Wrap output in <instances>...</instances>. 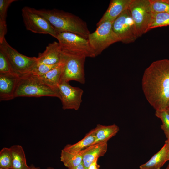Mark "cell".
<instances>
[{
  "mask_svg": "<svg viewBox=\"0 0 169 169\" xmlns=\"http://www.w3.org/2000/svg\"><path fill=\"white\" fill-rule=\"evenodd\" d=\"M141 85L145 97L156 110H165L169 101V59L153 62L144 72Z\"/></svg>",
  "mask_w": 169,
  "mask_h": 169,
  "instance_id": "cell-1",
  "label": "cell"
},
{
  "mask_svg": "<svg viewBox=\"0 0 169 169\" xmlns=\"http://www.w3.org/2000/svg\"><path fill=\"white\" fill-rule=\"evenodd\" d=\"M35 10L47 19L59 33L70 32L86 39L90 33L86 23L71 13L55 9Z\"/></svg>",
  "mask_w": 169,
  "mask_h": 169,
  "instance_id": "cell-2",
  "label": "cell"
},
{
  "mask_svg": "<svg viewBox=\"0 0 169 169\" xmlns=\"http://www.w3.org/2000/svg\"><path fill=\"white\" fill-rule=\"evenodd\" d=\"M14 98L20 97H58L56 91L31 73L18 78Z\"/></svg>",
  "mask_w": 169,
  "mask_h": 169,
  "instance_id": "cell-3",
  "label": "cell"
},
{
  "mask_svg": "<svg viewBox=\"0 0 169 169\" xmlns=\"http://www.w3.org/2000/svg\"><path fill=\"white\" fill-rule=\"evenodd\" d=\"M0 49L6 56L13 74L19 78L31 73L38 63L37 57H29L18 52L5 38L0 43Z\"/></svg>",
  "mask_w": 169,
  "mask_h": 169,
  "instance_id": "cell-4",
  "label": "cell"
},
{
  "mask_svg": "<svg viewBox=\"0 0 169 169\" xmlns=\"http://www.w3.org/2000/svg\"><path fill=\"white\" fill-rule=\"evenodd\" d=\"M86 57L73 54L62 50L60 60L63 67L60 82L74 80L82 84L85 82L84 64Z\"/></svg>",
  "mask_w": 169,
  "mask_h": 169,
  "instance_id": "cell-5",
  "label": "cell"
},
{
  "mask_svg": "<svg viewBox=\"0 0 169 169\" xmlns=\"http://www.w3.org/2000/svg\"><path fill=\"white\" fill-rule=\"evenodd\" d=\"M56 39L63 51L86 57H96L88 39L68 32L59 33Z\"/></svg>",
  "mask_w": 169,
  "mask_h": 169,
  "instance_id": "cell-6",
  "label": "cell"
},
{
  "mask_svg": "<svg viewBox=\"0 0 169 169\" xmlns=\"http://www.w3.org/2000/svg\"><path fill=\"white\" fill-rule=\"evenodd\" d=\"M113 22L106 21L102 23L89 35L88 39L96 57L110 45L120 42L113 30Z\"/></svg>",
  "mask_w": 169,
  "mask_h": 169,
  "instance_id": "cell-7",
  "label": "cell"
},
{
  "mask_svg": "<svg viewBox=\"0 0 169 169\" xmlns=\"http://www.w3.org/2000/svg\"><path fill=\"white\" fill-rule=\"evenodd\" d=\"M128 9L140 37L148 32L152 14L149 0H131Z\"/></svg>",
  "mask_w": 169,
  "mask_h": 169,
  "instance_id": "cell-8",
  "label": "cell"
},
{
  "mask_svg": "<svg viewBox=\"0 0 169 169\" xmlns=\"http://www.w3.org/2000/svg\"><path fill=\"white\" fill-rule=\"evenodd\" d=\"M22 15L27 30L35 33L49 34L56 38L59 33L35 8L24 7L22 9Z\"/></svg>",
  "mask_w": 169,
  "mask_h": 169,
  "instance_id": "cell-9",
  "label": "cell"
},
{
  "mask_svg": "<svg viewBox=\"0 0 169 169\" xmlns=\"http://www.w3.org/2000/svg\"><path fill=\"white\" fill-rule=\"evenodd\" d=\"M112 28L120 42L128 44L135 41L138 37L134 22L128 8L113 22Z\"/></svg>",
  "mask_w": 169,
  "mask_h": 169,
  "instance_id": "cell-10",
  "label": "cell"
},
{
  "mask_svg": "<svg viewBox=\"0 0 169 169\" xmlns=\"http://www.w3.org/2000/svg\"><path fill=\"white\" fill-rule=\"evenodd\" d=\"M55 91L64 110H79L84 92L81 89L72 86L68 82H62L57 85Z\"/></svg>",
  "mask_w": 169,
  "mask_h": 169,
  "instance_id": "cell-11",
  "label": "cell"
},
{
  "mask_svg": "<svg viewBox=\"0 0 169 169\" xmlns=\"http://www.w3.org/2000/svg\"><path fill=\"white\" fill-rule=\"evenodd\" d=\"M19 77L12 74H0V100L7 101L14 98Z\"/></svg>",
  "mask_w": 169,
  "mask_h": 169,
  "instance_id": "cell-12",
  "label": "cell"
},
{
  "mask_svg": "<svg viewBox=\"0 0 169 169\" xmlns=\"http://www.w3.org/2000/svg\"><path fill=\"white\" fill-rule=\"evenodd\" d=\"M107 149V141L92 145L79 152L82 157V162L85 169L96 159L103 156Z\"/></svg>",
  "mask_w": 169,
  "mask_h": 169,
  "instance_id": "cell-13",
  "label": "cell"
},
{
  "mask_svg": "<svg viewBox=\"0 0 169 169\" xmlns=\"http://www.w3.org/2000/svg\"><path fill=\"white\" fill-rule=\"evenodd\" d=\"M131 0H111L107 9L97 23V27L105 22H113L123 12L128 8Z\"/></svg>",
  "mask_w": 169,
  "mask_h": 169,
  "instance_id": "cell-14",
  "label": "cell"
},
{
  "mask_svg": "<svg viewBox=\"0 0 169 169\" xmlns=\"http://www.w3.org/2000/svg\"><path fill=\"white\" fill-rule=\"evenodd\" d=\"M62 51L58 42L54 41L49 43L43 52L39 53L37 57L38 63L49 65L58 64L60 61Z\"/></svg>",
  "mask_w": 169,
  "mask_h": 169,
  "instance_id": "cell-15",
  "label": "cell"
},
{
  "mask_svg": "<svg viewBox=\"0 0 169 169\" xmlns=\"http://www.w3.org/2000/svg\"><path fill=\"white\" fill-rule=\"evenodd\" d=\"M94 130L95 140L93 144L108 141L110 139L116 134L119 131V128L115 124L109 125H104L98 124L97 125Z\"/></svg>",
  "mask_w": 169,
  "mask_h": 169,
  "instance_id": "cell-16",
  "label": "cell"
},
{
  "mask_svg": "<svg viewBox=\"0 0 169 169\" xmlns=\"http://www.w3.org/2000/svg\"><path fill=\"white\" fill-rule=\"evenodd\" d=\"M63 67V63L60 60L55 67L44 75L38 77L43 83L55 90L60 82Z\"/></svg>",
  "mask_w": 169,
  "mask_h": 169,
  "instance_id": "cell-17",
  "label": "cell"
},
{
  "mask_svg": "<svg viewBox=\"0 0 169 169\" xmlns=\"http://www.w3.org/2000/svg\"><path fill=\"white\" fill-rule=\"evenodd\" d=\"M168 149L165 144L161 148L146 162L141 165L140 169H160L167 161Z\"/></svg>",
  "mask_w": 169,
  "mask_h": 169,
  "instance_id": "cell-18",
  "label": "cell"
},
{
  "mask_svg": "<svg viewBox=\"0 0 169 169\" xmlns=\"http://www.w3.org/2000/svg\"><path fill=\"white\" fill-rule=\"evenodd\" d=\"M12 157V168L14 169H29L27 163L24 151L22 146L15 145L10 147Z\"/></svg>",
  "mask_w": 169,
  "mask_h": 169,
  "instance_id": "cell-19",
  "label": "cell"
},
{
  "mask_svg": "<svg viewBox=\"0 0 169 169\" xmlns=\"http://www.w3.org/2000/svg\"><path fill=\"white\" fill-rule=\"evenodd\" d=\"M95 140V132L94 129L80 141L73 144H67L64 149L71 152L78 153L93 145Z\"/></svg>",
  "mask_w": 169,
  "mask_h": 169,
  "instance_id": "cell-20",
  "label": "cell"
},
{
  "mask_svg": "<svg viewBox=\"0 0 169 169\" xmlns=\"http://www.w3.org/2000/svg\"><path fill=\"white\" fill-rule=\"evenodd\" d=\"M60 161L68 169H74L82 162V157L79 152L73 153L64 149L61 150Z\"/></svg>",
  "mask_w": 169,
  "mask_h": 169,
  "instance_id": "cell-21",
  "label": "cell"
},
{
  "mask_svg": "<svg viewBox=\"0 0 169 169\" xmlns=\"http://www.w3.org/2000/svg\"><path fill=\"white\" fill-rule=\"evenodd\" d=\"M169 26V13H152L148 31L159 27Z\"/></svg>",
  "mask_w": 169,
  "mask_h": 169,
  "instance_id": "cell-22",
  "label": "cell"
},
{
  "mask_svg": "<svg viewBox=\"0 0 169 169\" xmlns=\"http://www.w3.org/2000/svg\"><path fill=\"white\" fill-rule=\"evenodd\" d=\"M0 168H12V157L10 147H4L0 151Z\"/></svg>",
  "mask_w": 169,
  "mask_h": 169,
  "instance_id": "cell-23",
  "label": "cell"
},
{
  "mask_svg": "<svg viewBox=\"0 0 169 169\" xmlns=\"http://www.w3.org/2000/svg\"><path fill=\"white\" fill-rule=\"evenodd\" d=\"M152 13H169V0H149Z\"/></svg>",
  "mask_w": 169,
  "mask_h": 169,
  "instance_id": "cell-24",
  "label": "cell"
},
{
  "mask_svg": "<svg viewBox=\"0 0 169 169\" xmlns=\"http://www.w3.org/2000/svg\"><path fill=\"white\" fill-rule=\"evenodd\" d=\"M155 115L161 120L162 123L161 128L163 131L166 138H169V113L166 110H156Z\"/></svg>",
  "mask_w": 169,
  "mask_h": 169,
  "instance_id": "cell-25",
  "label": "cell"
},
{
  "mask_svg": "<svg viewBox=\"0 0 169 169\" xmlns=\"http://www.w3.org/2000/svg\"><path fill=\"white\" fill-rule=\"evenodd\" d=\"M0 74H14L6 56L1 49H0Z\"/></svg>",
  "mask_w": 169,
  "mask_h": 169,
  "instance_id": "cell-26",
  "label": "cell"
},
{
  "mask_svg": "<svg viewBox=\"0 0 169 169\" xmlns=\"http://www.w3.org/2000/svg\"><path fill=\"white\" fill-rule=\"evenodd\" d=\"M58 64L55 65H49L38 63L33 69L31 73L38 77L41 76L52 70Z\"/></svg>",
  "mask_w": 169,
  "mask_h": 169,
  "instance_id": "cell-27",
  "label": "cell"
},
{
  "mask_svg": "<svg viewBox=\"0 0 169 169\" xmlns=\"http://www.w3.org/2000/svg\"><path fill=\"white\" fill-rule=\"evenodd\" d=\"M16 0H0V21L6 22L7 11L10 4Z\"/></svg>",
  "mask_w": 169,
  "mask_h": 169,
  "instance_id": "cell-28",
  "label": "cell"
},
{
  "mask_svg": "<svg viewBox=\"0 0 169 169\" xmlns=\"http://www.w3.org/2000/svg\"><path fill=\"white\" fill-rule=\"evenodd\" d=\"M7 32V26L6 22L0 21V43H2L5 38V36Z\"/></svg>",
  "mask_w": 169,
  "mask_h": 169,
  "instance_id": "cell-29",
  "label": "cell"
},
{
  "mask_svg": "<svg viewBox=\"0 0 169 169\" xmlns=\"http://www.w3.org/2000/svg\"><path fill=\"white\" fill-rule=\"evenodd\" d=\"M98 158L96 159L93 161L90 166L88 169H97V167L99 166L97 164V161Z\"/></svg>",
  "mask_w": 169,
  "mask_h": 169,
  "instance_id": "cell-30",
  "label": "cell"
},
{
  "mask_svg": "<svg viewBox=\"0 0 169 169\" xmlns=\"http://www.w3.org/2000/svg\"><path fill=\"white\" fill-rule=\"evenodd\" d=\"M29 169H40L39 167H36L33 165H31L30 166H29ZM43 169H54V168L52 167H49Z\"/></svg>",
  "mask_w": 169,
  "mask_h": 169,
  "instance_id": "cell-31",
  "label": "cell"
},
{
  "mask_svg": "<svg viewBox=\"0 0 169 169\" xmlns=\"http://www.w3.org/2000/svg\"><path fill=\"white\" fill-rule=\"evenodd\" d=\"M74 169H85L84 165L82 162L79 165Z\"/></svg>",
  "mask_w": 169,
  "mask_h": 169,
  "instance_id": "cell-32",
  "label": "cell"
},
{
  "mask_svg": "<svg viewBox=\"0 0 169 169\" xmlns=\"http://www.w3.org/2000/svg\"><path fill=\"white\" fill-rule=\"evenodd\" d=\"M165 144L167 148L169 149V138L167 139L165 141Z\"/></svg>",
  "mask_w": 169,
  "mask_h": 169,
  "instance_id": "cell-33",
  "label": "cell"
},
{
  "mask_svg": "<svg viewBox=\"0 0 169 169\" xmlns=\"http://www.w3.org/2000/svg\"><path fill=\"white\" fill-rule=\"evenodd\" d=\"M169 160V149L168 150L167 154V156H166V161H168Z\"/></svg>",
  "mask_w": 169,
  "mask_h": 169,
  "instance_id": "cell-34",
  "label": "cell"
},
{
  "mask_svg": "<svg viewBox=\"0 0 169 169\" xmlns=\"http://www.w3.org/2000/svg\"><path fill=\"white\" fill-rule=\"evenodd\" d=\"M166 110L169 113V106L166 108Z\"/></svg>",
  "mask_w": 169,
  "mask_h": 169,
  "instance_id": "cell-35",
  "label": "cell"
},
{
  "mask_svg": "<svg viewBox=\"0 0 169 169\" xmlns=\"http://www.w3.org/2000/svg\"><path fill=\"white\" fill-rule=\"evenodd\" d=\"M166 169H169V164L168 165Z\"/></svg>",
  "mask_w": 169,
  "mask_h": 169,
  "instance_id": "cell-36",
  "label": "cell"
},
{
  "mask_svg": "<svg viewBox=\"0 0 169 169\" xmlns=\"http://www.w3.org/2000/svg\"><path fill=\"white\" fill-rule=\"evenodd\" d=\"M0 169H13V168H8V169H5V168H0Z\"/></svg>",
  "mask_w": 169,
  "mask_h": 169,
  "instance_id": "cell-37",
  "label": "cell"
},
{
  "mask_svg": "<svg viewBox=\"0 0 169 169\" xmlns=\"http://www.w3.org/2000/svg\"><path fill=\"white\" fill-rule=\"evenodd\" d=\"M168 106H169V101L168 102V103L167 107Z\"/></svg>",
  "mask_w": 169,
  "mask_h": 169,
  "instance_id": "cell-38",
  "label": "cell"
},
{
  "mask_svg": "<svg viewBox=\"0 0 169 169\" xmlns=\"http://www.w3.org/2000/svg\"><path fill=\"white\" fill-rule=\"evenodd\" d=\"M99 167H100V166H99L97 167V169H99Z\"/></svg>",
  "mask_w": 169,
  "mask_h": 169,
  "instance_id": "cell-39",
  "label": "cell"
}]
</instances>
